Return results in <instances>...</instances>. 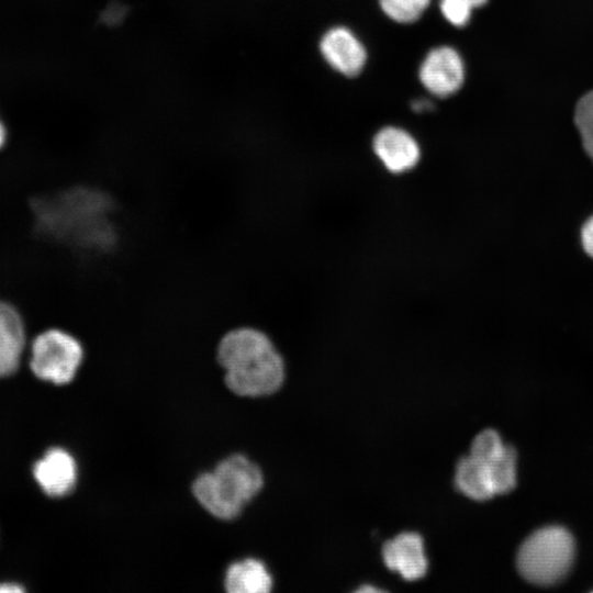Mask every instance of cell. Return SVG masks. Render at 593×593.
<instances>
[{
	"mask_svg": "<svg viewBox=\"0 0 593 593\" xmlns=\"http://www.w3.org/2000/svg\"><path fill=\"white\" fill-rule=\"evenodd\" d=\"M216 361L226 387L240 396L276 392L284 380V362L262 331L239 325L227 329L216 346Z\"/></svg>",
	"mask_w": 593,
	"mask_h": 593,
	"instance_id": "obj_1",
	"label": "cell"
},
{
	"mask_svg": "<svg viewBox=\"0 0 593 593\" xmlns=\"http://www.w3.org/2000/svg\"><path fill=\"white\" fill-rule=\"evenodd\" d=\"M264 484L259 467L243 455L222 460L212 472L199 475L192 492L213 516L233 519L258 494Z\"/></svg>",
	"mask_w": 593,
	"mask_h": 593,
	"instance_id": "obj_2",
	"label": "cell"
},
{
	"mask_svg": "<svg viewBox=\"0 0 593 593\" xmlns=\"http://www.w3.org/2000/svg\"><path fill=\"white\" fill-rule=\"evenodd\" d=\"M574 553L572 535L563 527L547 526L525 539L517 552L516 564L526 581L549 586L567 575Z\"/></svg>",
	"mask_w": 593,
	"mask_h": 593,
	"instance_id": "obj_3",
	"label": "cell"
},
{
	"mask_svg": "<svg viewBox=\"0 0 593 593\" xmlns=\"http://www.w3.org/2000/svg\"><path fill=\"white\" fill-rule=\"evenodd\" d=\"M83 357V346L75 335L51 327L34 337L30 368L38 379L63 385L74 380Z\"/></svg>",
	"mask_w": 593,
	"mask_h": 593,
	"instance_id": "obj_4",
	"label": "cell"
},
{
	"mask_svg": "<svg viewBox=\"0 0 593 593\" xmlns=\"http://www.w3.org/2000/svg\"><path fill=\"white\" fill-rule=\"evenodd\" d=\"M471 457L482 462L488 469L495 493L505 494L516 485V451L502 441L494 429H484L472 440Z\"/></svg>",
	"mask_w": 593,
	"mask_h": 593,
	"instance_id": "obj_5",
	"label": "cell"
},
{
	"mask_svg": "<svg viewBox=\"0 0 593 593\" xmlns=\"http://www.w3.org/2000/svg\"><path fill=\"white\" fill-rule=\"evenodd\" d=\"M465 68L460 55L451 47L432 49L419 68L423 86L437 97H448L460 89Z\"/></svg>",
	"mask_w": 593,
	"mask_h": 593,
	"instance_id": "obj_6",
	"label": "cell"
},
{
	"mask_svg": "<svg viewBox=\"0 0 593 593\" xmlns=\"http://www.w3.org/2000/svg\"><path fill=\"white\" fill-rule=\"evenodd\" d=\"M382 558L390 570L407 581L418 580L427 571L424 541L417 533H401L384 542Z\"/></svg>",
	"mask_w": 593,
	"mask_h": 593,
	"instance_id": "obj_7",
	"label": "cell"
},
{
	"mask_svg": "<svg viewBox=\"0 0 593 593\" xmlns=\"http://www.w3.org/2000/svg\"><path fill=\"white\" fill-rule=\"evenodd\" d=\"M33 475L48 496H65L76 484V461L67 450L54 447L34 463Z\"/></svg>",
	"mask_w": 593,
	"mask_h": 593,
	"instance_id": "obj_8",
	"label": "cell"
},
{
	"mask_svg": "<svg viewBox=\"0 0 593 593\" xmlns=\"http://www.w3.org/2000/svg\"><path fill=\"white\" fill-rule=\"evenodd\" d=\"M321 53L337 71L355 77L362 70L367 54L363 45L346 27H334L321 40Z\"/></svg>",
	"mask_w": 593,
	"mask_h": 593,
	"instance_id": "obj_9",
	"label": "cell"
},
{
	"mask_svg": "<svg viewBox=\"0 0 593 593\" xmlns=\"http://www.w3.org/2000/svg\"><path fill=\"white\" fill-rule=\"evenodd\" d=\"M373 150L384 167L394 174L412 169L419 159L416 141L406 131L388 126L373 139Z\"/></svg>",
	"mask_w": 593,
	"mask_h": 593,
	"instance_id": "obj_10",
	"label": "cell"
},
{
	"mask_svg": "<svg viewBox=\"0 0 593 593\" xmlns=\"http://www.w3.org/2000/svg\"><path fill=\"white\" fill-rule=\"evenodd\" d=\"M25 325L20 311L0 300V378L15 373L25 347Z\"/></svg>",
	"mask_w": 593,
	"mask_h": 593,
	"instance_id": "obj_11",
	"label": "cell"
},
{
	"mask_svg": "<svg viewBox=\"0 0 593 593\" xmlns=\"http://www.w3.org/2000/svg\"><path fill=\"white\" fill-rule=\"evenodd\" d=\"M224 584L230 593H267L272 579L261 561L247 558L230 566Z\"/></svg>",
	"mask_w": 593,
	"mask_h": 593,
	"instance_id": "obj_12",
	"label": "cell"
},
{
	"mask_svg": "<svg viewBox=\"0 0 593 593\" xmlns=\"http://www.w3.org/2000/svg\"><path fill=\"white\" fill-rule=\"evenodd\" d=\"M455 484L462 494L475 501H485L496 495L488 469L470 455L458 461Z\"/></svg>",
	"mask_w": 593,
	"mask_h": 593,
	"instance_id": "obj_13",
	"label": "cell"
},
{
	"mask_svg": "<svg viewBox=\"0 0 593 593\" xmlns=\"http://www.w3.org/2000/svg\"><path fill=\"white\" fill-rule=\"evenodd\" d=\"M383 12L393 21L412 23L419 19L429 0H379Z\"/></svg>",
	"mask_w": 593,
	"mask_h": 593,
	"instance_id": "obj_14",
	"label": "cell"
},
{
	"mask_svg": "<svg viewBox=\"0 0 593 593\" xmlns=\"http://www.w3.org/2000/svg\"><path fill=\"white\" fill-rule=\"evenodd\" d=\"M574 122L579 130L583 148L593 160V90L584 94L577 103Z\"/></svg>",
	"mask_w": 593,
	"mask_h": 593,
	"instance_id": "obj_15",
	"label": "cell"
},
{
	"mask_svg": "<svg viewBox=\"0 0 593 593\" xmlns=\"http://www.w3.org/2000/svg\"><path fill=\"white\" fill-rule=\"evenodd\" d=\"M488 0H440L444 16L455 26H465L474 8L484 5Z\"/></svg>",
	"mask_w": 593,
	"mask_h": 593,
	"instance_id": "obj_16",
	"label": "cell"
},
{
	"mask_svg": "<svg viewBox=\"0 0 593 593\" xmlns=\"http://www.w3.org/2000/svg\"><path fill=\"white\" fill-rule=\"evenodd\" d=\"M581 242L585 253L593 258V215L582 226Z\"/></svg>",
	"mask_w": 593,
	"mask_h": 593,
	"instance_id": "obj_17",
	"label": "cell"
},
{
	"mask_svg": "<svg viewBox=\"0 0 593 593\" xmlns=\"http://www.w3.org/2000/svg\"><path fill=\"white\" fill-rule=\"evenodd\" d=\"M24 588L18 583H0V593H21L24 592Z\"/></svg>",
	"mask_w": 593,
	"mask_h": 593,
	"instance_id": "obj_18",
	"label": "cell"
},
{
	"mask_svg": "<svg viewBox=\"0 0 593 593\" xmlns=\"http://www.w3.org/2000/svg\"><path fill=\"white\" fill-rule=\"evenodd\" d=\"M8 138V131L4 122L0 118V150L4 147Z\"/></svg>",
	"mask_w": 593,
	"mask_h": 593,
	"instance_id": "obj_19",
	"label": "cell"
},
{
	"mask_svg": "<svg viewBox=\"0 0 593 593\" xmlns=\"http://www.w3.org/2000/svg\"><path fill=\"white\" fill-rule=\"evenodd\" d=\"M368 591H370V592H379V591H381V589H378V588H374V586H371V585H366V586L362 585L357 590V592H365V593L368 592Z\"/></svg>",
	"mask_w": 593,
	"mask_h": 593,
	"instance_id": "obj_20",
	"label": "cell"
}]
</instances>
